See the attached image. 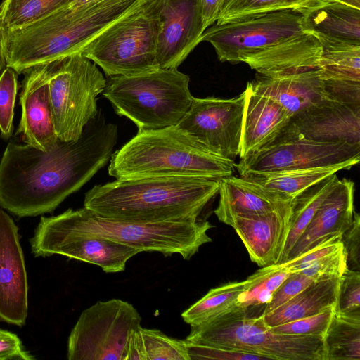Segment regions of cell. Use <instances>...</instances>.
Segmentation results:
<instances>
[{"instance_id": "1", "label": "cell", "mask_w": 360, "mask_h": 360, "mask_svg": "<svg viewBox=\"0 0 360 360\" xmlns=\"http://www.w3.org/2000/svg\"><path fill=\"white\" fill-rule=\"evenodd\" d=\"M117 136L99 110L76 141L58 139L46 151L9 143L0 160V207L18 217L52 212L108 162Z\"/></svg>"}, {"instance_id": "2", "label": "cell", "mask_w": 360, "mask_h": 360, "mask_svg": "<svg viewBox=\"0 0 360 360\" xmlns=\"http://www.w3.org/2000/svg\"><path fill=\"white\" fill-rule=\"evenodd\" d=\"M219 179L158 176L116 179L86 192L84 207L102 217L139 221L197 220L218 193Z\"/></svg>"}, {"instance_id": "3", "label": "cell", "mask_w": 360, "mask_h": 360, "mask_svg": "<svg viewBox=\"0 0 360 360\" xmlns=\"http://www.w3.org/2000/svg\"><path fill=\"white\" fill-rule=\"evenodd\" d=\"M146 0H99L68 6L29 25L4 30L6 67L22 73L75 53Z\"/></svg>"}, {"instance_id": "4", "label": "cell", "mask_w": 360, "mask_h": 360, "mask_svg": "<svg viewBox=\"0 0 360 360\" xmlns=\"http://www.w3.org/2000/svg\"><path fill=\"white\" fill-rule=\"evenodd\" d=\"M235 165L176 125L139 130L112 153L108 174L120 180L158 176L220 179L232 175Z\"/></svg>"}, {"instance_id": "5", "label": "cell", "mask_w": 360, "mask_h": 360, "mask_svg": "<svg viewBox=\"0 0 360 360\" xmlns=\"http://www.w3.org/2000/svg\"><path fill=\"white\" fill-rule=\"evenodd\" d=\"M55 232L97 237L115 241L140 252H158L165 256L180 255L190 259L204 244L212 241V226L200 219L139 221L108 218L83 207L71 208L53 217H41L37 226Z\"/></svg>"}, {"instance_id": "6", "label": "cell", "mask_w": 360, "mask_h": 360, "mask_svg": "<svg viewBox=\"0 0 360 360\" xmlns=\"http://www.w3.org/2000/svg\"><path fill=\"white\" fill-rule=\"evenodd\" d=\"M189 77L177 68L130 76H110L103 96L115 112L131 120L139 130L176 126L189 109L193 96Z\"/></svg>"}, {"instance_id": "7", "label": "cell", "mask_w": 360, "mask_h": 360, "mask_svg": "<svg viewBox=\"0 0 360 360\" xmlns=\"http://www.w3.org/2000/svg\"><path fill=\"white\" fill-rule=\"evenodd\" d=\"M186 340L255 354L266 359L326 360L323 338L274 333L262 314L250 317L248 308L237 306L191 326Z\"/></svg>"}, {"instance_id": "8", "label": "cell", "mask_w": 360, "mask_h": 360, "mask_svg": "<svg viewBox=\"0 0 360 360\" xmlns=\"http://www.w3.org/2000/svg\"><path fill=\"white\" fill-rule=\"evenodd\" d=\"M162 0H146L91 40L82 53L108 77L160 69L157 46Z\"/></svg>"}, {"instance_id": "9", "label": "cell", "mask_w": 360, "mask_h": 360, "mask_svg": "<svg viewBox=\"0 0 360 360\" xmlns=\"http://www.w3.org/2000/svg\"><path fill=\"white\" fill-rule=\"evenodd\" d=\"M49 95L54 127L63 141L77 140L97 115V96L106 79L82 53L49 63Z\"/></svg>"}, {"instance_id": "10", "label": "cell", "mask_w": 360, "mask_h": 360, "mask_svg": "<svg viewBox=\"0 0 360 360\" xmlns=\"http://www.w3.org/2000/svg\"><path fill=\"white\" fill-rule=\"evenodd\" d=\"M141 321L138 311L127 301H98L82 312L72 328L68 359L125 360L129 338Z\"/></svg>"}, {"instance_id": "11", "label": "cell", "mask_w": 360, "mask_h": 360, "mask_svg": "<svg viewBox=\"0 0 360 360\" xmlns=\"http://www.w3.org/2000/svg\"><path fill=\"white\" fill-rule=\"evenodd\" d=\"M298 8H285L213 24L201 41L214 48L219 60L240 63L243 58L304 33Z\"/></svg>"}, {"instance_id": "12", "label": "cell", "mask_w": 360, "mask_h": 360, "mask_svg": "<svg viewBox=\"0 0 360 360\" xmlns=\"http://www.w3.org/2000/svg\"><path fill=\"white\" fill-rule=\"evenodd\" d=\"M245 89L231 98H193L177 127L212 153L234 161L239 155Z\"/></svg>"}, {"instance_id": "13", "label": "cell", "mask_w": 360, "mask_h": 360, "mask_svg": "<svg viewBox=\"0 0 360 360\" xmlns=\"http://www.w3.org/2000/svg\"><path fill=\"white\" fill-rule=\"evenodd\" d=\"M360 145L326 143L293 136L280 139L235 165L240 175L330 167L346 162L358 164Z\"/></svg>"}, {"instance_id": "14", "label": "cell", "mask_w": 360, "mask_h": 360, "mask_svg": "<svg viewBox=\"0 0 360 360\" xmlns=\"http://www.w3.org/2000/svg\"><path fill=\"white\" fill-rule=\"evenodd\" d=\"M30 243L34 257L60 255L96 265L106 273L123 271L129 259L141 252L110 240L55 232L38 226Z\"/></svg>"}, {"instance_id": "15", "label": "cell", "mask_w": 360, "mask_h": 360, "mask_svg": "<svg viewBox=\"0 0 360 360\" xmlns=\"http://www.w3.org/2000/svg\"><path fill=\"white\" fill-rule=\"evenodd\" d=\"M27 314V275L18 227L0 208V321L22 327Z\"/></svg>"}, {"instance_id": "16", "label": "cell", "mask_w": 360, "mask_h": 360, "mask_svg": "<svg viewBox=\"0 0 360 360\" xmlns=\"http://www.w3.org/2000/svg\"><path fill=\"white\" fill-rule=\"evenodd\" d=\"M204 32L200 0H162L157 46L160 68H177L201 42Z\"/></svg>"}, {"instance_id": "17", "label": "cell", "mask_w": 360, "mask_h": 360, "mask_svg": "<svg viewBox=\"0 0 360 360\" xmlns=\"http://www.w3.org/2000/svg\"><path fill=\"white\" fill-rule=\"evenodd\" d=\"M293 136L360 145V107L328 100L292 117L275 141Z\"/></svg>"}, {"instance_id": "18", "label": "cell", "mask_w": 360, "mask_h": 360, "mask_svg": "<svg viewBox=\"0 0 360 360\" xmlns=\"http://www.w3.org/2000/svg\"><path fill=\"white\" fill-rule=\"evenodd\" d=\"M49 63L27 69L20 95L22 113L17 134L23 141L43 151L58 138L56 133L49 95Z\"/></svg>"}, {"instance_id": "19", "label": "cell", "mask_w": 360, "mask_h": 360, "mask_svg": "<svg viewBox=\"0 0 360 360\" xmlns=\"http://www.w3.org/2000/svg\"><path fill=\"white\" fill-rule=\"evenodd\" d=\"M354 191V181L345 178L338 179L293 245L285 263L332 237L342 236L349 228L355 212Z\"/></svg>"}, {"instance_id": "20", "label": "cell", "mask_w": 360, "mask_h": 360, "mask_svg": "<svg viewBox=\"0 0 360 360\" xmlns=\"http://www.w3.org/2000/svg\"><path fill=\"white\" fill-rule=\"evenodd\" d=\"M289 215L290 206L259 214L234 216L225 224L233 228L251 261L263 267L277 264L288 233Z\"/></svg>"}, {"instance_id": "21", "label": "cell", "mask_w": 360, "mask_h": 360, "mask_svg": "<svg viewBox=\"0 0 360 360\" xmlns=\"http://www.w3.org/2000/svg\"><path fill=\"white\" fill-rule=\"evenodd\" d=\"M248 83L252 91L277 102L291 117L330 100L318 68L277 76L257 73Z\"/></svg>"}, {"instance_id": "22", "label": "cell", "mask_w": 360, "mask_h": 360, "mask_svg": "<svg viewBox=\"0 0 360 360\" xmlns=\"http://www.w3.org/2000/svg\"><path fill=\"white\" fill-rule=\"evenodd\" d=\"M322 45L314 34L304 32L243 58L257 74L277 76L318 68Z\"/></svg>"}, {"instance_id": "23", "label": "cell", "mask_w": 360, "mask_h": 360, "mask_svg": "<svg viewBox=\"0 0 360 360\" xmlns=\"http://www.w3.org/2000/svg\"><path fill=\"white\" fill-rule=\"evenodd\" d=\"M245 91L240 160L273 144L291 118L277 102L252 91L248 83Z\"/></svg>"}, {"instance_id": "24", "label": "cell", "mask_w": 360, "mask_h": 360, "mask_svg": "<svg viewBox=\"0 0 360 360\" xmlns=\"http://www.w3.org/2000/svg\"><path fill=\"white\" fill-rule=\"evenodd\" d=\"M298 9L305 32L320 41L360 46V9L326 0H309Z\"/></svg>"}, {"instance_id": "25", "label": "cell", "mask_w": 360, "mask_h": 360, "mask_svg": "<svg viewBox=\"0 0 360 360\" xmlns=\"http://www.w3.org/2000/svg\"><path fill=\"white\" fill-rule=\"evenodd\" d=\"M219 200L214 212L223 223L234 216L254 215L290 206L284 201L240 176H229L219 180Z\"/></svg>"}, {"instance_id": "26", "label": "cell", "mask_w": 360, "mask_h": 360, "mask_svg": "<svg viewBox=\"0 0 360 360\" xmlns=\"http://www.w3.org/2000/svg\"><path fill=\"white\" fill-rule=\"evenodd\" d=\"M340 281L332 277L314 281L274 310L262 314L266 324L274 327L335 307Z\"/></svg>"}, {"instance_id": "27", "label": "cell", "mask_w": 360, "mask_h": 360, "mask_svg": "<svg viewBox=\"0 0 360 360\" xmlns=\"http://www.w3.org/2000/svg\"><path fill=\"white\" fill-rule=\"evenodd\" d=\"M355 165V162H349L330 167L271 172H250L240 176L283 200L291 201L293 198L316 182L340 170L349 169Z\"/></svg>"}, {"instance_id": "28", "label": "cell", "mask_w": 360, "mask_h": 360, "mask_svg": "<svg viewBox=\"0 0 360 360\" xmlns=\"http://www.w3.org/2000/svg\"><path fill=\"white\" fill-rule=\"evenodd\" d=\"M320 42L318 69L323 87L360 85V46Z\"/></svg>"}, {"instance_id": "29", "label": "cell", "mask_w": 360, "mask_h": 360, "mask_svg": "<svg viewBox=\"0 0 360 360\" xmlns=\"http://www.w3.org/2000/svg\"><path fill=\"white\" fill-rule=\"evenodd\" d=\"M338 179L336 174H331L306 188L291 200L288 233L277 264L285 263L293 245Z\"/></svg>"}, {"instance_id": "30", "label": "cell", "mask_w": 360, "mask_h": 360, "mask_svg": "<svg viewBox=\"0 0 360 360\" xmlns=\"http://www.w3.org/2000/svg\"><path fill=\"white\" fill-rule=\"evenodd\" d=\"M323 340L326 360H360V319L335 311Z\"/></svg>"}, {"instance_id": "31", "label": "cell", "mask_w": 360, "mask_h": 360, "mask_svg": "<svg viewBox=\"0 0 360 360\" xmlns=\"http://www.w3.org/2000/svg\"><path fill=\"white\" fill-rule=\"evenodd\" d=\"M75 0H3L0 27L9 31L23 27L70 6Z\"/></svg>"}, {"instance_id": "32", "label": "cell", "mask_w": 360, "mask_h": 360, "mask_svg": "<svg viewBox=\"0 0 360 360\" xmlns=\"http://www.w3.org/2000/svg\"><path fill=\"white\" fill-rule=\"evenodd\" d=\"M245 285L244 280L228 283L210 290L181 314L183 320L191 326H194L227 311L236 306Z\"/></svg>"}, {"instance_id": "33", "label": "cell", "mask_w": 360, "mask_h": 360, "mask_svg": "<svg viewBox=\"0 0 360 360\" xmlns=\"http://www.w3.org/2000/svg\"><path fill=\"white\" fill-rule=\"evenodd\" d=\"M290 271L278 264L263 266L245 280V285L236 306L248 308L269 303L274 292Z\"/></svg>"}, {"instance_id": "34", "label": "cell", "mask_w": 360, "mask_h": 360, "mask_svg": "<svg viewBox=\"0 0 360 360\" xmlns=\"http://www.w3.org/2000/svg\"><path fill=\"white\" fill-rule=\"evenodd\" d=\"M146 360H190L186 340L169 337L156 329L139 328Z\"/></svg>"}, {"instance_id": "35", "label": "cell", "mask_w": 360, "mask_h": 360, "mask_svg": "<svg viewBox=\"0 0 360 360\" xmlns=\"http://www.w3.org/2000/svg\"><path fill=\"white\" fill-rule=\"evenodd\" d=\"M17 92V72L6 67L0 74V131L4 140H8L13 134Z\"/></svg>"}, {"instance_id": "36", "label": "cell", "mask_w": 360, "mask_h": 360, "mask_svg": "<svg viewBox=\"0 0 360 360\" xmlns=\"http://www.w3.org/2000/svg\"><path fill=\"white\" fill-rule=\"evenodd\" d=\"M335 307H330L318 314L270 328L273 332L280 334L314 336L323 338L335 314Z\"/></svg>"}, {"instance_id": "37", "label": "cell", "mask_w": 360, "mask_h": 360, "mask_svg": "<svg viewBox=\"0 0 360 360\" xmlns=\"http://www.w3.org/2000/svg\"><path fill=\"white\" fill-rule=\"evenodd\" d=\"M335 313L360 319V272L347 268L340 277Z\"/></svg>"}, {"instance_id": "38", "label": "cell", "mask_w": 360, "mask_h": 360, "mask_svg": "<svg viewBox=\"0 0 360 360\" xmlns=\"http://www.w3.org/2000/svg\"><path fill=\"white\" fill-rule=\"evenodd\" d=\"M285 8L281 0H223L215 23Z\"/></svg>"}, {"instance_id": "39", "label": "cell", "mask_w": 360, "mask_h": 360, "mask_svg": "<svg viewBox=\"0 0 360 360\" xmlns=\"http://www.w3.org/2000/svg\"><path fill=\"white\" fill-rule=\"evenodd\" d=\"M347 265V256L342 245L336 250L317 258L300 271L314 281L332 277H341Z\"/></svg>"}, {"instance_id": "40", "label": "cell", "mask_w": 360, "mask_h": 360, "mask_svg": "<svg viewBox=\"0 0 360 360\" xmlns=\"http://www.w3.org/2000/svg\"><path fill=\"white\" fill-rule=\"evenodd\" d=\"M186 347L190 360L217 359V360H261L264 356L217 346L198 344L186 340Z\"/></svg>"}, {"instance_id": "41", "label": "cell", "mask_w": 360, "mask_h": 360, "mask_svg": "<svg viewBox=\"0 0 360 360\" xmlns=\"http://www.w3.org/2000/svg\"><path fill=\"white\" fill-rule=\"evenodd\" d=\"M314 282L311 278L300 271H290L274 292L271 301L265 305L262 314H266L283 304Z\"/></svg>"}, {"instance_id": "42", "label": "cell", "mask_w": 360, "mask_h": 360, "mask_svg": "<svg viewBox=\"0 0 360 360\" xmlns=\"http://www.w3.org/2000/svg\"><path fill=\"white\" fill-rule=\"evenodd\" d=\"M341 241L347 252V265L349 263L352 269H360V216L354 212L352 223L342 235Z\"/></svg>"}, {"instance_id": "43", "label": "cell", "mask_w": 360, "mask_h": 360, "mask_svg": "<svg viewBox=\"0 0 360 360\" xmlns=\"http://www.w3.org/2000/svg\"><path fill=\"white\" fill-rule=\"evenodd\" d=\"M34 356L25 350L18 336L0 328V360H33Z\"/></svg>"}, {"instance_id": "44", "label": "cell", "mask_w": 360, "mask_h": 360, "mask_svg": "<svg viewBox=\"0 0 360 360\" xmlns=\"http://www.w3.org/2000/svg\"><path fill=\"white\" fill-rule=\"evenodd\" d=\"M223 0H200L205 30L215 23Z\"/></svg>"}, {"instance_id": "45", "label": "cell", "mask_w": 360, "mask_h": 360, "mask_svg": "<svg viewBox=\"0 0 360 360\" xmlns=\"http://www.w3.org/2000/svg\"><path fill=\"white\" fill-rule=\"evenodd\" d=\"M139 328L129 338L125 360H146L143 342Z\"/></svg>"}, {"instance_id": "46", "label": "cell", "mask_w": 360, "mask_h": 360, "mask_svg": "<svg viewBox=\"0 0 360 360\" xmlns=\"http://www.w3.org/2000/svg\"><path fill=\"white\" fill-rule=\"evenodd\" d=\"M6 68V59L4 47V30L0 27V74Z\"/></svg>"}, {"instance_id": "47", "label": "cell", "mask_w": 360, "mask_h": 360, "mask_svg": "<svg viewBox=\"0 0 360 360\" xmlns=\"http://www.w3.org/2000/svg\"><path fill=\"white\" fill-rule=\"evenodd\" d=\"M288 8H298L309 0H281Z\"/></svg>"}, {"instance_id": "48", "label": "cell", "mask_w": 360, "mask_h": 360, "mask_svg": "<svg viewBox=\"0 0 360 360\" xmlns=\"http://www.w3.org/2000/svg\"><path fill=\"white\" fill-rule=\"evenodd\" d=\"M329 1L337 2L340 4H346L358 9H360V0H326Z\"/></svg>"}, {"instance_id": "49", "label": "cell", "mask_w": 360, "mask_h": 360, "mask_svg": "<svg viewBox=\"0 0 360 360\" xmlns=\"http://www.w3.org/2000/svg\"><path fill=\"white\" fill-rule=\"evenodd\" d=\"M97 1H99V0H75L70 6H82L84 4H89V3Z\"/></svg>"}]
</instances>
